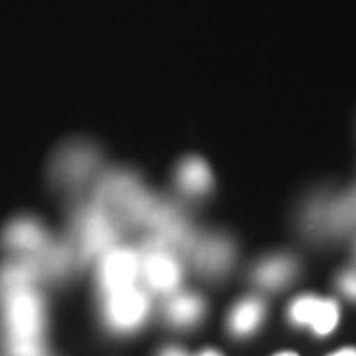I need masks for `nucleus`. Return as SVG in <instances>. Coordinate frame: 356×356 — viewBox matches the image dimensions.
Segmentation results:
<instances>
[{"label":"nucleus","instance_id":"412c9836","mask_svg":"<svg viewBox=\"0 0 356 356\" xmlns=\"http://www.w3.org/2000/svg\"><path fill=\"white\" fill-rule=\"evenodd\" d=\"M43 356H48V355H43Z\"/></svg>","mask_w":356,"mask_h":356},{"label":"nucleus","instance_id":"7ed1b4c3","mask_svg":"<svg viewBox=\"0 0 356 356\" xmlns=\"http://www.w3.org/2000/svg\"><path fill=\"white\" fill-rule=\"evenodd\" d=\"M101 162L96 145L86 140H70L53 154L50 180L56 190L74 193L95 175Z\"/></svg>","mask_w":356,"mask_h":356},{"label":"nucleus","instance_id":"9b49d317","mask_svg":"<svg viewBox=\"0 0 356 356\" xmlns=\"http://www.w3.org/2000/svg\"><path fill=\"white\" fill-rule=\"evenodd\" d=\"M296 273L297 262L293 261V257L286 254H274L262 259L259 264L254 267L252 279H254L256 284H259L261 287L275 291V289L287 286V284L293 279Z\"/></svg>","mask_w":356,"mask_h":356},{"label":"nucleus","instance_id":"9d476101","mask_svg":"<svg viewBox=\"0 0 356 356\" xmlns=\"http://www.w3.org/2000/svg\"><path fill=\"white\" fill-rule=\"evenodd\" d=\"M193 259L202 273L218 275L225 273L233 261V248L228 239L211 236V238L202 239L195 246Z\"/></svg>","mask_w":356,"mask_h":356},{"label":"nucleus","instance_id":"a211bd4d","mask_svg":"<svg viewBox=\"0 0 356 356\" xmlns=\"http://www.w3.org/2000/svg\"><path fill=\"white\" fill-rule=\"evenodd\" d=\"M328 356H356V348H353V346H348V348H341Z\"/></svg>","mask_w":356,"mask_h":356},{"label":"nucleus","instance_id":"dca6fc26","mask_svg":"<svg viewBox=\"0 0 356 356\" xmlns=\"http://www.w3.org/2000/svg\"><path fill=\"white\" fill-rule=\"evenodd\" d=\"M338 287L351 299H356V270H345L338 277Z\"/></svg>","mask_w":356,"mask_h":356},{"label":"nucleus","instance_id":"f03ea898","mask_svg":"<svg viewBox=\"0 0 356 356\" xmlns=\"http://www.w3.org/2000/svg\"><path fill=\"white\" fill-rule=\"evenodd\" d=\"M119 222L95 200L79 204L71 215V246L78 262L92 261L114 246L119 234Z\"/></svg>","mask_w":356,"mask_h":356},{"label":"nucleus","instance_id":"1a4fd4ad","mask_svg":"<svg viewBox=\"0 0 356 356\" xmlns=\"http://www.w3.org/2000/svg\"><path fill=\"white\" fill-rule=\"evenodd\" d=\"M33 262L37 269L40 282L48 280V282H60L70 270L73 269L74 264H78L74 249L71 246L70 239H53L44 246L38 254L32 257H26Z\"/></svg>","mask_w":356,"mask_h":356},{"label":"nucleus","instance_id":"4468645a","mask_svg":"<svg viewBox=\"0 0 356 356\" xmlns=\"http://www.w3.org/2000/svg\"><path fill=\"white\" fill-rule=\"evenodd\" d=\"M266 314L264 302L257 297H246L238 302L229 312L228 327L231 333L238 337L251 335L259 327Z\"/></svg>","mask_w":356,"mask_h":356},{"label":"nucleus","instance_id":"f8f14e48","mask_svg":"<svg viewBox=\"0 0 356 356\" xmlns=\"http://www.w3.org/2000/svg\"><path fill=\"white\" fill-rule=\"evenodd\" d=\"M38 282L37 269L26 257H10L0 264V296L24 287L37 286Z\"/></svg>","mask_w":356,"mask_h":356},{"label":"nucleus","instance_id":"423d86ee","mask_svg":"<svg viewBox=\"0 0 356 356\" xmlns=\"http://www.w3.org/2000/svg\"><path fill=\"white\" fill-rule=\"evenodd\" d=\"M140 274V254L132 248L113 246L101 256L97 267V287L102 296L136 286Z\"/></svg>","mask_w":356,"mask_h":356},{"label":"nucleus","instance_id":"0eeeda50","mask_svg":"<svg viewBox=\"0 0 356 356\" xmlns=\"http://www.w3.org/2000/svg\"><path fill=\"white\" fill-rule=\"evenodd\" d=\"M140 274L152 291L168 293L180 284L181 267L170 249L147 243L140 256Z\"/></svg>","mask_w":356,"mask_h":356},{"label":"nucleus","instance_id":"f257e3e1","mask_svg":"<svg viewBox=\"0 0 356 356\" xmlns=\"http://www.w3.org/2000/svg\"><path fill=\"white\" fill-rule=\"evenodd\" d=\"M0 322L6 343L43 341L47 304L37 286L24 287L0 296Z\"/></svg>","mask_w":356,"mask_h":356},{"label":"nucleus","instance_id":"6ab92c4d","mask_svg":"<svg viewBox=\"0 0 356 356\" xmlns=\"http://www.w3.org/2000/svg\"><path fill=\"white\" fill-rule=\"evenodd\" d=\"M200 356H221V355L218 353V351H215V350H204Z\"/></svg>","mask_w":356,"mask_h":356},{"label":"nucleus","instance_id":"aec40b11","mask_svg":"<svg viewBox=\"0 0 356 356\" xmlns=\"http://www.w3.org/2000/svg\"><path fill=\"white\" fill-rule=\"evenodd\" d=\"M275 356H299L297 353H293V351H282V353L275 355Z\"/></svg>","mask_w":356,"mask_h":356},{"label":"nucleus","instance_id":"6e6552de","mask_svg":"<svg viewBox=\"0 0 356 356\" xmlns=\"http://www.w3.org/2000/svg\"><path fill=\"white\" fill-rule=\"evenodd\" d=\"M289 317L296 325L310 327L317 335H328L335 330L340 309L335 300L307 293L292 302L289 307Z\"/></svg>","mask_w":356,"mask_h":356},{"label":"nucleus","instance_id":"39448f33","mask_svg":"<svg viewBox=\"0 0 356 356\" xmlns=\"http://www.w3.org/2000/svg\"><path fill=\"white\" fill-rule=\"evenodd\" d=\"M51 241L47 226L33 215L12 218L0 233V248L10 257H32Z\"/></svg>","mask_w":356,"mask_h":356},{"label":"nucleus","instance_id":"f3484780","mask_svg":"<svg viewBox=\"0 0 356 356\" xmlns=\"http://www.w3.org/2000/svg\"><path fill=\"white\" fill-rule=\"evenodd\" d=\"M159 356H188V355L180 348H165Z\"/></svg>","mask_w":356,"mask_h":356},{"label":"nucleus","instance_id":"20e7f679","mask_svg":"<svg viewBox=\"0 0 356 356\" xmlns=\"http://www.w3.org/2000/svg\"><path fill=\"white\" fill-rule=\"evenodd\" d=\"M102 320L114 333H132L149 317L150 302L142 289L131 286L102 296Z\"/></svg>","mask_w":356,"mask_h":356},{"label":"nucleus","instance_id":"2eb2a0df","mask_svg":"<svg viewBox=\"0 0 356 356\" xmlns=\"http://www.w3.org/2000/svg\"><path fill=\"white\" fill-rule=\"evenodd\" d=\"M204 304L197 293H178L165 304V317L175 327H191L203 317Z\"/></svg>","mask_w":356,"mask_h":356},{"label":"nucleus","instance_id":"ddd939ff","mask_svg":"<svg viewBox=\"0 0 356 356\" xmlns=\"http://www.w3.org/2000/svg\"><path fill=\"white\" fill-rule=\"evenodd\" d=\"M177 185L191 197H202L208 193L213 185L210 168L202 159L190 157L184 160L177 168Z\"/></svg>","mask_w":356,"mask_h":356}]
</instances>
